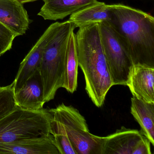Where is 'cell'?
I'll use <instances>...</instances> for the list:
<instances>
[{
  "label": "cell",
  "mask_w": 154,
  "mask_h": 154,
  "mask_svg": "<svg viewBox=\"0 0 154 154\" xmlns=\"http://www.w3.org/2000/svg\"><path fill=\"white\" fill-rule=\"evenodd\" d=\"M52 118L49 109L30 110L17 106L0 120V143L48 136Z\"/></svg>",
  "instance_id": "5b68a950"
},
{
  "label": "cell",
  "mask_w": 154,
  "mask_h": 154,
  "mask_svg": "<svg viewBox=\"0 0 154 154\" xmlns=\"http://www.w3.org/2000/svg\"><path fill=\"white\" fill-rule=\"evenodd\" d=\"M149 140L145 136L139 142L135 148L133 154H151V148Z\"/></svg>",
  "instance_id": "ffe728a7"
},
{
  "label": "cell",
  "mask_w": 154,
  "mask_h": 154,
  "mask_svg": "<svg viewBox=\"0 0 154 154\" xmlns=\"http://www.w3.org/2000/svg\"><path fill=\"white\" fill-rule=\"evenodd\" d=\"M17 1L20 3L24 4V3H28V2H34L38 0H17Z\"/></svg>",
  "instance_id": "44dd1931"
},
{
  "label": "cell",
  "mask_w": 154,
  "mask_h": 154,
  "mask_svg": "<svg viewBox=\"0 0 154 154\" xmlns=\"http://www.w3.org/2000/svg\"><path fill=\"white\" fill-rule=\"evenodd\" d=\"M78 67L76 37L73 31L70 35L67 45L63 87L71 93H73L77 89Z\"/></svg>",
  "instance_id": "2e32d148"
},
{
  "label": "cell",
  "mask_w": 154,
  "mask_h": 154,
  "mask_svg": "<svg viewBox=\"0 0 154 154\" xmlns=\"http://www.w3.org/2000/svg\"><path fill=\"white\" fill-rule=\"evenodd\" d=\"M102 45L113 85H127L133 66L119 37L108 21L99 23Z\"/></svg>",
  "instance_id": "8992f818"
},
{
  "label": "cell",
  "mask_w": 154,
  "mask_h": 154,
  "mask_svg": "<svg viewBox=\"0 0 154 154\" xmlns=\"http://www.w3.org/2000/svg\"><path fill=\"white\" fill-rule=\"evenodd\" d=\"M49 111L52 135L66 136L77 154H100V137L90 133L86 120L77 109L62 103Z\"/></svg>",
  "instance_id": "277c9868"
},
{
  "label": "cell",
  "mask_w": 154,
  "mask_h": 154,
  "mask_svg": "<svg viewBox=\"0 0 154 154\" xmlns=\"http://www.w3.org/2000/svg\"><path fill=\"white\" fill-rule=\"evenodd\" d=\"M17 106L30 110L43 109L44 101L43 87L39 71H37L15 93Z\"/></svg>",
  "instance_id": "7c38bea8"
},
{
  "label": "cell",
  "mask_w": 154,
  "mask_h": 154,
  "mask_svg": "<svg viewBox=\"0 0 154 154\" xmlns=\"http://www.w3.org/2000/svg\"></svg>",
  "instance_id": "7402d4cb"
},
{
  "label": "cell",
  "mask_w": 154,
  "mask_h": 154,
  "mask_svg": "<svg viewBox=\"0 0 154 154\" xmlns=\"http://www.w3.org/2000/svg\"><path fill=\"white\" fill-rule=\"evenodd\" d=\"M16 35L0 22V57L11 49Z\"/></svg>",
  "instance_id": "ac0fdd59"
},
{
  "label": "cell",
  "mask_w": 154,
  "mask_h": 154,
  "mask_svg": "<svg viewBox=\"0 0 154 154\" xmlns=\"http://www.w3.org/2000/svg\"><path fill=\"white\" fill-rule=\"evenodd\" d=\"M56 25L57 22H55L47 29L21 62L17 76L13 82L14 92L19 91L26 82L39 70L44 50Z\"/></svg>",
  "instance_id": "52a82bcc"
},
{
  "label": "cell",
  "mask_w": 154,
  "mask_h": 154,
  "mask_svg": "<svg viewBox=\"0 0 154 154\" xmlns=\"http://www.w3.org/2000/svg\"><path fill=\"white\" fill-rule=\"evenodd\" d=\"M111 17V5L99 2L70 15L69 20L75 28H80L94 23L109 22Z\"/></svg>",
  "instance_id": "5bb4252c"
},
{
  "label": "cell",
  "mask_w": 154,
  "mask_h": 154,
  "mask_svg": "<svg viewBox=\"0 0 154 154\" xmlns=\"http://www.w3.org/2000/svg\"><path fill=\"white\" fill-rule=\"evenodd\" d=\"M78 66L83 72L85 90L94 104H104L113 86L102 45L99 23L80 28L75 34Z\"/></svg>",
  "instance_id": "7a4b0ae2"
},
{
  "label": "cell",
  "mask_w": 154,
  "mask_h": 154,
  "mask_svg": "<svg viewBox=\"0 0 154 154\" xmlns=\"http://www.w3.org/2000/svg\"><path fill=\"white\" fill-rule=\"evenodd\" d=\"M143 136L138 130L122 126L112 134L100 137V154H133Z\"/></svg>",
  "instance_id": "ba28073f"
},
{
  "label": "cell",
  "mask_w": 154,
  "mask_h": 154,
  "mask_svg": "<svg viewBox=\"0 0 154 154\" xmlns=\"http://www.w3.org/2000/svg\"><path fill=\"white\" fill-rule=\"evenodd\" d=\"M59 154L52 134L0 143V154Z\"/></svg>",
  "instance_id": "30bf717a"
},
{
  "label": "cell",
  "mask_w": 154,
  "mask_h": 154,
  "mask_svg": "<svg viewBox=\"0 0 154 154\" xmlns=\"http://www.w3.org/2000/svg\"><path fill=\"white\" fill-rule=\"evenodd\" d=\"M131 113L140 126L142 135L154 146V103L145 102L132 96Z\"/></svg>",
  "instance_id": "9a60e30c"
},
{
  "label": "cell",
  "mask_w": 154,
  "mask_h": 154,
  "mask_svg": "<svg viewBox=\"0 0 154 154\" xmlns=\"http://www.w3.org/2000/svg\"><path fill=\"white\" fill-rule=\"evenodd\" d=\"M54 143L59 151V154H77L73 145L66 136L53 135Z\"/></svg>",
  "instance_id": "d6986e66"
},
{
  "label": "cell",
  "mask_w": 154,
  "mask_h": 154,
  "mask_svg": "<svg viewBox=\"0 0 154 154\" xmlns=\"http://www.w3.org/2000/svg\"><path fill=\"white\" fill-rule=\"evenodd\" d=\"M0 22L17 37L25 35L30 23L23 4L17 0H0Z\"/></svg>",
  "instance_id": "8fae6325"
},
{
  "label": "cell",
  "mask_w": 154,
  "mask_h": 154,
  "mask_svg": "<svg viewBox=\"0 0 154 154\" xmlns=\"http://www.w3.org/2000/svg\"><path fill=\"white\" fill-rule=\"evenodd\" d=\"M127 86L133 96L145 102L154 103V67L133 65Z\"/></svg>",
  "instance_id": "9c48e42d"
},
{
  "label": "cell",
  "mask_w": 154,
  "mask_h": 154,
  "mask_svg": "<svg viewBox=\"0 0 154 154\" xmlns=\"http://www.w3.org/2000/svg\"><path fill=\"white\" fill-rule=\"evenodd\" d=\"M109 23L119 37L133 65L154 67V18L122 4L111 5Z\"/></svg>",
  "instance_id": "6da1fadb"
},
{
  "label": "cell",
  "mask_w": 154,
  "mask_h": 154,
  "mask_svg": "<svg viewBox=\"0 0 154 154\" xmlns=\"http://www.w3.org/2000/svg\"><path fill=\"white\" fill-rule=\"evenodd\" d=\"M76 28L70 20L57 22L56 26L44 50L39 71L45 103L54 100L64 81L66 50L69 38Z\"/></svg>",
  "instance_id": "3957f363"
},
{
  "label": "cell",
  "mask_w": 154,
  "mask_h": 154,
  "mask_svg": "<svg viewBox=\"0 0 154 154\" xmlns=\"http://www.w3.org/2000/svg\"><path fill=\"white\" fill-rule=\"evenodd\" d=\"M44 5L38 15L45 20H63L67 16L88 6L97 3V0H42Z\"/></svg>",
  "instance_id": "4fadbf2b"
},
{
  "label": "cell",
  "mask_w": 154,
  "mask_h": 154,
  "mask_svg": "<svg viewBox=\"0 0 154 154\" xmlns=\"http://www.w3.org/2000/svg\"><path fill=\"white\" fill-rule=\"evenodd\" d=\"M17 106L13 83L7 86H0V120Z\"/></svg>",
  "instance_id": "e0dca14e"
}]
</instances>
